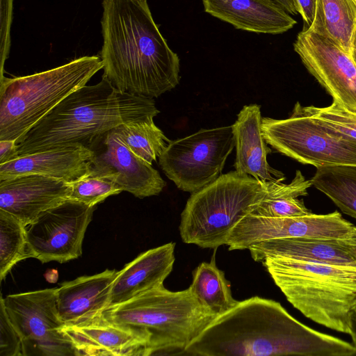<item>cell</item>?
<instances>
[{
    "mask_svg": "<svg viewBox=\"0 0 356 356\" xmlns=\"http://www.w3.org/2000/svg\"><path fill=\"white\" fill-rule=\"evenodd\" d=\"M309 72L333 101L356 113V63L330 38L304 29L293 44Z\"/></svg>",
    "mask_w": 356,
    "mask_h": 356,
    "instance_id": "12",
    "label": "cell"
},
{
    "mask_svg": "<svg viewBox=\"0 0 356 356\" xmlns=\"http://www.w3.org/2000/svg\"><path fill=\"white\" fill-rule=\"evenodd\" d=\"M127 146L138 156L152 165L170 141L154 122V119L115 128Z\"/></svg>",
    "mask_w": 356,
    "mask_h": 356,
    "instance_id": "27",
    "label": "cell"
},
{
    "mask_svg": "<svg viewBox=\"0 0 356 356\" xmlns=\"http://www.w3.org/2000/svg\"><path fill=\"white\" fill-rule=\"evenodd\" d=\"M68 184L67 200L89 206H96L109 196L122 192L113 175L99 171L91 165L83 176Z\"/></svg>",
    "mask_w": 356,
    "mask_h": 356,
    "instance_id": "29",
    "label": "cell"
},
{
    "mask_svg": "<svg viewBox=\"0 0 356 356\" xmlns=\"http://www.w3.org/2000/svg\"><path fill=\"white\" fill-rule=\"evenodd\" d=\"M280 6L285 11L292 15H296L298 13L294 6L293 0H273Z\"/></svg>",
    "mask_w": 356,
    "mask_h": 356,
    "instance_id": "37",
    "label": "cell"
},
{
    "mask_svg": "<svg viewBox=\"0 0 356 356\" xmlns=\"http://www.w3.org/2000/svg\"><path fill=\"white\" fill-rule=\"evenodd\" d=\"M204 12L237 29L283 33L296 24L273 0H202Z\"/></svg>",
    "mask_w": 356,
    "mask_h": 356,
    "instance_id": "20",
    "label": "cell"
},
{
    "mask_svg": "<svg viewBox=\"0 0 356 356\" xmlns=\"http://www.w3.org/2000/svg\"><path fill=\"white\" fill-rule=\"evenodd\" d=\"M63 331L77 356H147L151 333L113 323L103 314L86 323L64 325Z\"/></svg>",
    "mask_w": 356,
    "mask_h": 356,
    "instance_id": "15",
    "label": "cell"
},
{
    "mask_svg": "<svg viewBox=\"0 0 356 356\" xmlns=\"http://www.w3.org/2000/svg\"><path fill=\"white\" fill-rule=\"evenodd\" d=\"M88 148L92 153L91 166L113 175L122 191L144 198L159 195L166 185L159 172L136 154L115 128L97 136Z\"/></svg>",
    "mask_w": 356,
    "mask_h": 356,
    "instance_id": "14",
    "label": "cell"
},
{
    "mask_svg": "<svg viewBox=\"0 0 356 356\" xmlns=\"http://www.w3.org/2000/svg\"><path fill=\"white\" fill-rule=\"evenodd\" d=\"M351 337L352 343L356 350V306L353 309L349 320V334Z\"/></svg>",
    "mask_w": 356,
    "mask_h": 356,
    "instance_id": "36",
    "label": "cell"
},
{
    "mask_svg": "<svg viewBox=\"0 0 356 356\" xmlns=\"http://www.w3.org/2000/svg\"><path fill=\"white\" fill-rule=\"evenodd\" d=\"M152 98L124 92L106 77L61 101L16 141L18 156L73 145L88 147L97 136L121 124L154 119Z\"/></svg>",
    "mask_w": 356,
    "mask_h": 356,
    "instance_id": "3",
    "label": "cell"
},
{
    "mask_svg": "<svg viewBox=\"0 0 356 356\" xmlns=\"http://www.w3.org/2000/svg\"><path fill=\"white\" fill-rule=\"evenodd\" d=\"M337 241L348 252L356 257V226H353L345 238L337 239Z\"/></svg>",
    "mask_w": 356,
    "mask_h": 356,
    "instance_id": "35",
    "label": "cell"
},
{
    "mask_svg": "<svg viewBox=\"0 0 356 356\" xmlns=\"http://www.w3.org/2000/svg\"><path fill=\"white\" fill-rule=\"evenodd\" d=\"M13 0H1V69L0 78L3 76L4 63L10 47V27Z\"/></svg>",
    "mask_w": 356,
    "mask_h": 356,
    "instance_id": "32",
    "label": "cell"
},
{
    "mask_svg": "<svg viewBox=\"0 0 356 356\" xmlns=\"http://www.w3.org/2000/svg\"><path fill=\"white\" fill-rule=\"evenodd\" d=\"M92 157L91 150L80 145L20 155L0 164V180L39 175L71 182L88 171Z\"/></svg>",
    "mask_w": 356,
    "mask_h": 356,
    "instance_id": "18",
    "label": "cell"
},
{
    "mask_svg": "<svg viewBox=\"0 0 356 356\" xmlns=\"http://www.w3.org/2000/svg\"><path fill=\"white\" fill-rule=\"evenodd\" d=\"M267 190L268 181L236 170L220 175L187 200L179 227L182 241L203 248L226 245L233 229L252 213Z\"/></svg>",
    "mask_w": 356,
    "mask_h": 356,
    "instance_id": "7",
    "label": "cell"
},
{
    "mask_svg": "<svg viewBox=\"0 0 356 356\" xmlns=\"http://www.w3.org/2000/svg\"><path fill=\"white\" fill-rule=\"evenodd\" d=\"M202 356H353V343L300 323L282 305L258 296L218 316L184 351Z\"/></svg>",
    "mask_w": 356,
    "mask_h": 356,
    "instance_id": "1",
    "label": "cell"
},
{
    "mask_svg": "<svg viewBox=\"0 0 356 356\" xmlns=\"http://www.w3.org/2000/svg\"><path fill=\"white\" fill-rule=\"evenodd\" d=\"M311 180L343 213L356 219V165L318 168Z\"/></svg>",
    "mask_w": 356,
    "mask_h": 356,
    "instance_id": "26",
    "label": "cell"
},
{
    "mask_svg": "<svg viewBox=\"0 0 356 356\" xmlns=\"http://www.w3.org/2000/svg\"><path fill=\"white\" fill-rule=\"evenodd\" d=\"M68 182L39 175H24L0 180V210L25 227L45 211L67 200Z\"/></svg>",
    "mask_w": 356,
    "mask_h": 356,
    "instance_id": "16",
    "label": "cell"
},
{
    "mask_svg": "<svg viewBox=\"0 0 356 356\" xmlns=\"http://www.w3.org/2000/svg\"><path fill=\"white\" fill-rule=\"evenodd\" d=\"M260 106H244L232 125L235 139V170L258 180L275 181L285 179L284 174L267 161L271 149L267 146L261 131Z\"/></svg>",
    "mask_w": 356,
    "mask_h": 356,
    "instance_id": "21",
    "label": "cell"
},
{
    "mask_svg": "<svg viewBox=\"0 0 356 356\" xmlns=\"http://www.w3.org/2000/svg\"><path fill=\"white\" fill-rule=\"evenodd\" d=\"M0 356H23L20 337L8 316L2 295L0 298Z\"/></svg>",
    "mask_w": 356,
    "mask_h": 356,
    "instance_id": "31",
    "label": "cell"
},
{
    "mask_svg": "<svg viewBox=\"0 0 356 356\" xmlns=\"http://www.w3.org/2000/svg\"><path fill=\"white\" fill-rule=\"evenodd\" d=\"M308 29L330 38L351 54L356 31V0H316L315 17Z\"/></svg>",
    "mask_w": 356,
    "mask_h": 356,
    "instance_id": "23",
    "label": "cell"
},
{
    "mask_svg": "<svg viewBox=\"0 0 356 356\" xmlns=\"http://www.w3.org/2000/svg\"><path fill=\"white\" fill-rule=\"evenodd\" d=\"M252 259L261 262L268 257L356 268V257L337 239L288 238L264 241L249 247Z\"/></svg>",
    "mask_w": 356,
    "mask_h": 356,
    "instance_id": "22",
    "label": "cell"
},
{
    "mask_svg": "<svg viewBox=\"0 0 356 356\" xmlns=\"http://www.w3.org/2000/svg\"><path fill=\"white\" fill-rule=\"evenodd\" d=\"M104 74L122 92L158 97L179 81V58L154 22L146 0H103Z\"/></svg>",
    "mask_w": 356,
    "mask_h": 356,
    "instance_id": "2",
    "label": "cell"
},
{
    "mask_svg": "<svg viewBox=\"0 0 356 356\" xmlns=\"http://www.w3.org/2000/svg\"><path fill=\"white\" fill-rule=\"evenodd\" d=\"M351 55L356 63V31L354 35L352 49H351Z\"/></svg>",
    "mask_w": 356,
    "mask_h": 356,
    "instance_id": "38",
    "label": "cell"
},
{
    "mask_svg": "<svg viewBox=\"0 0 356 356\" xmlns=\"http://www.w3.org/2000/svg\"><path fill=\"white\" fill-rule=\"evenodd\" d=\"M293 2L297 13L309 27L315 17L316 0H293Z\"/></svg>",
    "mask_w": 356,
    "mask_h": 356,
    "instance_id": "33",
    "label": "cell"
},
{
    "mask_svg": "<svg viewBox=\"0 0 356 356\" xmlns=\"http://www.w3.org/2000/svg\"><path fill=\"white\" fill-rule=\"evenodd\" d=\"M353 225L338 211L295 217H264L251 213L233 229L226 245L229 250L248 249L268 240L288 238L341 239Z\"/></svg>",
    "mask_w": 356,
    "mask_h": 356,
    "instance_id": "13",
    "label": "cell"
},
{
    "mask_svg": "<svg viewBox=\"0 0 356 356\" xmlns=\"http://www.w3.org/2000/svg\"><path fill=\"white\" fill-rule=\"evenodd\" d=\"M104 317L115 324L152 334L147 356L170 350L181 354L218 316L204 306L191 288L171 291L163 285L108 307Z\"/></svg>",
    "mask_w": 356,
    "mask_h": 356,
    "instance_id": "5",
    "label": "cell"
},
{
    "mask_svg": "<svg viewBox=\"0 0 356 356\" xmlns=\"http://www.w3.org/2000/svg\"><path fill=\"white\" fill-rule=\"evenodd\" d=\"M17 156L16 140H0V164L13 160Z\"/></svg>",
    "mask_w": 356,
    "mask_h": 356,
    "instance_id": "34",
    "label": "cell"
},
{
    "mask_svg": "<svg viewBox=\"0 0 356 356\" xmlns=\"http://www.w3.org/2000/svg\"><path fill=\"white\" fill-rule=\"evenodd\" d=\"M175 245L170 242L148 250L118 271L108 307L163 285L173 268Z\"/></svg>",
    "mask_w": 356,
    "mask_h": 356,
    "instance_id": "19",
    "label": "cell"
},
{
    "mask_svg": "<svg viewBox=\"0 0 356 356\" xmlns=\"http://www.w3.org/2000/svg\"><path fill=\"white\" fill-rule=\"evenodd\" d=\"M101 69L100 56H84L33 74L0 78V140L17 141Z\"/></svg>",
    "mask_w": 356,
    "mask_h": 356,
    "instance_id": "6",
    "label": "cell"
},
{
    "mask_svg": "<svg viewBox=\"0 0 356 356\" xmlns=\"http://www.w3.org/2000/svg\"><path fill=\"white\" fill-rule=\"evenodd\" d=\"M308 111L338 131L356 140V113L342 107L336 102L328 106H307Z\"/></svg>",
    "mask_w": 356,
    "mask_h": 356,
    "instance_id": "30",
    "label": "cell"
},
{
    "mask_svg": "<svg viewBox=\"0 0 356 356\" xmlns=\"http://www.w3.org/2000/svg\"><path fill=\"white\" fill-rule=\"evenodd\" d=\"M95 207L66 200L40 214L26 227L30 257L42 263L79 257Z\"/></svg>",
    "mask_w": 356,
    "mask_h": 356,
    "instance_id": "11",
    "label": "cell"
},
{
    "mask_svg": "<svg viewBox=\"0 0 356 356\" xmlns=\"http://www.w3.org/2000/svg\"><path fill=\"white\" fill-rule=\"evenodd\" d=\"M235 147L232 126L202 129L170 140L159 163L177 187L193 193L216 179Z\"/></svg>",
    "mask_w": 356,
    "mask_h": 356,
    "instance_id": "9",
    "label": "cell"
},
{
    "mask_svg": "<svg viewBox=\"0 0 356 356\" xmlns=\"http://www.w3.org/2000/svg\"><path fill=\"white\" fill-rule=\"evenodd\" d=\"M10 321L19 334L23 356H77L65 335L56 305V289L12 294L3 298Z\"/></svg>",
    "mask_w": 356,
    "mask_h": 356,
    "instance_id": "10",
    "label": "cell"
},
{
    "mask_svg": "<svg viewBox=\"0 0 356 356\" xmlns=\"http://www.w3.org/2000/svg\"><path fill=\"white\" fill-rule=\"evenodd\" d=\"M117 273L107 269L63 282L56 288L57 309L65 325L83 323L102 314L109 305Z\"/></svg>",
    "mask_w": 356,
    "mask_h": 356,
    "instance_id": "17",
    "label": "cell"
},
{
    "mask_svg": "<svg viewBox=\"0 0 356 356\" xmlns=\"http://www.w3.org/2000/svg\"><path fill=\"white\" fill-rule=\"evenodd\" d=\"M29 257L26 227L0 210V280H3L17 263Z\"/></svg>",
    "mask_w": 356,
    "mask_h": 356,
    "instance_id": "28",
    "label": "cell"
},
{
    "mask_svg": "<svg viewBox=\"0 0 356 356\" xmlns=\"http://www.w3.org/2000/svg\"><path fill=\"white\" fill-rule=\"evenodd\" d=\"M287 300L309 319L349 334L356 268L268 257L261 261Z\"/></svg>",
    "mask_w": 356,
    "mask_h": 356,
    "instance_id": "4",
    "label": "cell"
},
{
    "mask_svg": "<svg viewBox=\"0 0 356 356\" xmlns=\"http://www.w3.org/2000/svg\"><path fill=\"white\" fill-rule=\"evenodd\" d=\"M200 302L217 316L235 307L238 300L232 293L230 282L216 264L215 254L209 262H202L193 272L190 285Z\"/></svg>",
    "mask_w": 356,
    "mask_h": 356,
    "instance_id": "25",
    "label": "cell"
},
{
    "mask_svg": "<svg viewBox=\"0 0 356 356\" xmlns=\"http://www.w3.org/2000/svg\"><path fill=\"white\" fill-rule=\"evenodd\" d=\"M261 128L267 144L303 164L316 168L356 165V140L318 118L299 102L286 119L262 118Z\"/></svg>",
    "mask_w": 356,
    "mask_h": 356,
    "instance_id": "8",
    "label": "cell"
},
{
    "mask_svg": "<svg viewBox=\"0 0 356 356\" xmlns=\"http://www.w3.org/2000/svg\"><path fill=\"white\" fill-rule=\"evenodd\" d=\"M281 180L268 181V190L264 198L259 202L251 214L264 217H295L312 213L299 196L307 195L312 186L311 179H306L300 170H296L289 184Z\"/></svg>",
    "mask_w": 356,
    "mask_h": 356,
    "instance_id": "24",
    "label": "cell"
}]
</instances>
